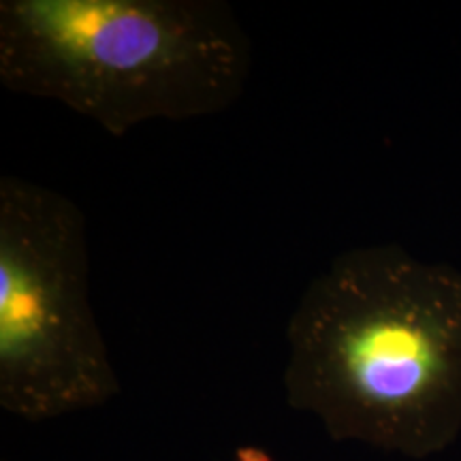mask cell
<instances>
[{"label":"cell","mask_w":461,"mask_h":461,"mask_svg":"<svg viewBox=\"0 0 461 461\" xmlns=\"http://www.w3.org/2000/svg\"><path fill=\"white\" fill-rule=\"evenodd\" d=\"M252 43L222 0H3L0 84L112 137L210 118L244 96Z\"/></svg>","instance_id":"7a4b0ae2"},{"label":"cell","mask_w":461,"mask_h":461,"mask_svg":"<svg viewBox=\"0 0 461 461\" xmlns=\"http://www.w3.org/2000/svg\"><path fill=\"white\" fill-rule=\"evenodd\" d=\"M90 303L84 212L17 176L0 177V406L31 423L120 395Z\"/></svg>","instance_id":"3957f363"},{"label":"cell","mask_w":461,"mask_h":461,"mask_svg":"<svg viewBox=\"0 0 461 461\" xmlns=\"http://www.w3.org/2000/svg\"><path fill=\"white\" fill-rule=\"evenodd\" d=\"M282 384L336 442L423 459L461 431V269L395 244L339 252L286 325Z\"/></svg>","instance_id":"6da1fadb"}]
</instances>
